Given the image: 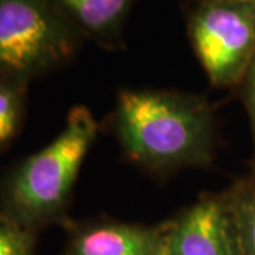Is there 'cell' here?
<instances>
[{
    "label": "cell",
    "mask_w": 255,
    "mask_h": 255,
    "mask_svg": "<svg viewBox=\"0 0 255 255\" xmlns=\"http://www.w3.org/2000/svg\"><path fill=\"white\" fill-rule=\"evenodd\" d=\"M237 227L241 255H255V179L244 180L227 191Z\"/></svg>",
    "instance_id": "obj_8"
},
{
    "label": "cell",
    "mask_w": 255,
    "mask_h": 255,
    "mask_svg": "<svg viewBox=\"0 0 255 255\" xmlns=\"http://www.w3.org/2000/svg\"><path fill=\"white\" fill-rule=\"evenodd\" d=\"M37 234L0 214V255H36Z\"/></svg>",
    "instance_id": "obj_10"
},
{
    "label": "cell",
    "mask_w": 255,
    "mask_h": 255,
    "mask_svg": "<svg viewBox=\"0 0 255 255\" xmlns=\"http://www.w3.org/2000/svg\"><path fill=\"white\" fill-rule=\"evenodd\" d=\"M191 48L211 85H240L255 54V1L187 0Z\"/></svg>",
    "instance_id": "obj_4"
},
{
    "label": "cell",
    "mask_w": 255,
    "mask_h": 255,
    "mask_svg": "<svg viewBox=\"0 0 255 255\" xmlns=\"http://www.w3.org/2000/svg\"><path fill=\"white\" fill-rule=\"evenodd\" d=\"M251 1H255V0H251Z\"/></svg>",
    "instance_id": "obj_12"
},
{
    "label": "cell",
    "mask_w": 255,
    "mask_h": 255,
    "mask_svg": "<svg viewBox=\"0 0 255 255\" xmlns=\"http://www.w3.org/2000/svg\"><path fill=\"white\" fill-rule=\"evenodd\" d=\"M68 238L61 255H166L169 220L143 226L98 219L67 226Z\"/></svg>",
    "instance_id": "obj_6"
},
{
    "label": "cell",
    "mask_w": 255,
    "mask_h": 255,
    "mask_svg": "<svg viewBox=\"0 0 255 255\" xmlns=\"http://www.w3.org/2000/svg\"><path fill=\"white\" fill-rule=\"evenodd\" d=\"M82 38L105 48L122 44V31L136 0H48Z\"/></svg>",
    "instance_id": "obj_7"
},
{
    "label": "cell",
    "mask_w": 255,
    "mask_h": 255,
    "mask_svg": "<svg viewBox=\"0 0 255 255\" xmlns=\"http://www.w3.org/2000/svg\"><path fill=\"white\" fill-rule=\"evenodd\" d=\"M166 255H241L227 193L203 196L169 220Z\"/></svg>",
    "instance_id": "obj_5"
},
{
    "label": "cell",
    "mask_w": 255,
    "mask_h": 255,
    "mask_svg": "<svg viewBox=\"0 0 255 255\" xmlns=\"http://www.w3.org/2000/svg\"><path fill=\"white\" fill-rule=\"evenodd\" d=\"M27 84L0 78V152L17 137L26 112Z\"/></svg>",
    "instance_id": "obj_9"
},
{
    "label": "cell",
    "mask_w": 255,
    "mask_h": 255,
    "mask_svg": "<svg viewBox=\"0 0 255 255\" xmlns=\"http://www.w3.org/2000/svg\"><path fill=\"white\" fill-rule=\"evenodd\" d=\"M112 128L129 160L152 172L207 167L216 146L209 101L172 90H124Z\"/></svg>",
    "instance_id": "obj_1"
},
{
    "label": "cell",
    "mask_w": 255,
    "mask_h": 255,
    "mask_svg": "<svg viewBox=\"0 0 255 255\" xmlns=\"http://www.w3.org/2000/svg\"><path fill=\"white\" fill-rule=\"evenodd\" d=\"M98 129L87 107L70 111L60 133L1 179L0 214L36 234L50 226L67 227L74 187Z\"/></svg>",
    "instance_id": "obj_2"
},
{
    "label": "cell",
    "mask_w": 255,
    "mask_h": 255,
    "mask_svg": "<svg viewBox=\"0 0 255 255\" xmlns=\"http://www.w3.org/2000/svg\"><path fill=\"white\" fill-rule=\"evenodd\" d=\"M82 40L48 0H0V78L28 85L68 63Z\"/></svg>",
    "instance_id": "obj_3"
},
{
    "label": "cell",
    "mask_w": 255,
    "mask_h": 255,
    "mask_svg": "<svg viewBox=\"0 0 255 255\" xmlns=\"http://www.w3.org/2000/svg\"><path fill=\"white\" fill-rule=\"evenodd\" d=\"M241 85H243V98H244V104H246L247 112L251 122V130H253L255 166V54L248 65V70L241 81Z\"/></svg>",
    "instance_id": "obj_11"
}]
</instances>
